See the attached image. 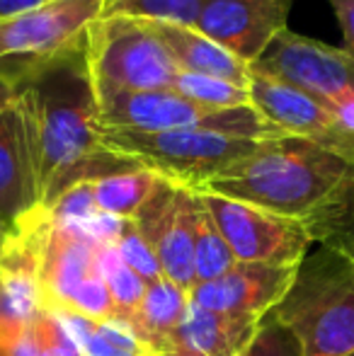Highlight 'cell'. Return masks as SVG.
<instances>
[{
	"instance_id": "obj_1",
	"label": "cell",
	"mask_w": 354,
	"mask_h": 356,
	"mask_svg": "<svg viewBox=\"0 0 354 356\" xmlns=\"http://www.w3.org/2000/svg\"><path fill=\"white\" fill-rule=\"evenodd\" d=\"M0 71L17 80V95L32 122L44 211L76 184L141 168L99 141L102 129L88 71L86 32L49 56L0 66Z\"/></svg>"
},
{
	"instance_id": "obj_2",
	"label": "cell",
	"mask_w": 354,
	"mask_h": 356,
	"mask_svg": "<svg viewBox=\"0 0 354 356\" xmlns=\"http://www.w3.org/2000/svg\"><path fill=\"white\" fill-rule=\"evenodd\" d=\"M354 187V160L298 136L269 138L194 192L218 194L313 225Z\"/></svg>"
},
{
	"instance_id": "obj_3",
	"label": "cell",
	"mask_w": 354,
	"mask_h": 356,
	"mask_svg": "<svg viewBox=\"0 0 354 356\" xmlns=\"http://www.w3.org/2000/svg\"><path fill=\"white\" fill-rule=\"evenodd\" d=\"M272 313L296 337L301 356H354V267L350 259L313 240Z\"/></svg>"
},
{
	"instance_id": "obj_4",
	"label": "cell",
	"mask_w": 354,
	"mask_h": 356,
	"mask_svg": "<svg viewBox=\"0 0 354 356\" xmlns=\"http://www.w3.org/2000/svg\"><path fill=\"white\" fill-rule=\"evenodd\" d=\"M95 102L117 92L170 88L179 68L148 19L99 15L86 29Z\"/></svg>"
},
{
	"instance_id": "obj_5",
	"label": "cell",
	"mask_w": 354,
	"mask_h": 356,
	"mask_svg": "<svg viewBox=\"0 0 354 356\" xmlns=\"http://www.w3.org/2000/svg\"><path fill=\"white\" fill-rule=\"evenodd\" d=\"M97 124L102 131H218L241 138L287 136L274 124H269L255 107L211 109L177 95L172 88L141 90V92H117L97 99Z\"/></svg>"
},
{
	"instance_id": "obj_6",
	"label": "cell",
	"mask_w": 354,
	"mask_h": 356,
	"mask_svg": "<svg viewBox=\"0 0 354 356\" xmlns=\"http://www.w3.org/2000/svg\"><path fill=\"white\" fill-rule=\"evenodd\" d=\"M107 150L134 160L141 168L175 184L199 189L211 177L257 150V138L228 136L218 131H99Z\"/></svg>"
},
{
	"instance_id": "obj_7",
	"label": "cell",
	"mask_w": 354,
	"mask_h": 356,
	"mask_svg": "<svg viewBox=\"0 0 354 356\" xmlns=\"http://www.w3.org/2000/svg\"><path fill=\"white\" fill-rule=\"evenodd\" d=\"M252 66L308 92L354 129V56L342 47L287 29Z\"/></svg>"
},
{
	"instance_id": "obj_8",
	"label": "cell",
	"mask_w": 354,
	"mask_h": 356,
	"mask_svg": "<svg viewBox=\"0 0 354 356\" xmlns=\"http://www.w3.org/2000/svg\"><path fill=\"white\" fill-rule=\"evenodd\" d=\"M199 197L236 262L293 264L296 267L313 243L311 230L301 220L265 211L250 204L233 202L218 194L199 192Z\"/></svg>"
},
{
	"instance_id": "obj_9",
	"label": "cell",
	"mask_w": 354,
	"mask_h": 356,
	"mask_svg": "<svg viewBox=\"0 0 354 356\" xmlns=\"http://www.w3.org/2000/svg\"><path fill=\"white\" fill-rule=\"evenodd\" d=\"M248 90L255 109L279 131L354 160V129L316 97L257 66H252Z\"/></svg>"
},
{
	"instance_id": "obj_10",
	"label": "cell",
	"mask_w": 354,
	"mask_h": 356,
	"mask_svg": "<svg viewBox=\"0 0 354 356\" xmlns=\"http://www.w3.org/2000/svg\"><path fill=\"white\" fill-rule=\"evenodd\" d=\"M194 209H197L194 189L175 184L170 179H161L153 197L131 218L161 262L163 277L187 293L197 286Z\"/></svg>"
},
{
	"instance_id": "obj_11",
	"label": "cell",
	"mask_w": 354,
	"mask_h": 356,
	"mask_svg": "<svg viewBox=\"0 0 354 356\" xmlns=\"http://www.w3.org/2000/svg\"><path fill=\"white\" fill-rule=\"evenodd\" d=\"M107 0H61L0 19V66H17L58 51L78 39Z\"/></svg>"
},
{
	"instance_id": "obj_12",
	"label": "cell",
	"mask_w": 354,
	"mask_h": 356,
	"mask_svg": "<svg viewBox=\"0 0 354 356\" xmlns=\"http://www.w3.org/2000/svg\"><path fill=\"white\" fill-rule=\"evenodd\" d=\"M42 209L32 122L24 102L0 109V228L8 238Z\"/></svg>"
},
{
	"instance_id": "obj_13",
	"label": "cell",
	"mask_w": 354,
	"mask_h": 356,
	"mask_svg": "<svg viewBox=\"0 0 354 356\" xmlns=\"http://www.w3.org/2000/svg\"><path fill=\"white\" fill-rule=\"evenodd\" d=\"M293 0H204L197 32L243 58L257 63L274 39L287 32Z\"/></svg>"
},
{
	"instance_id": "obj_14",
	"label": "cell",
	"mask_w": 354,
	"mask_h": 356,
	"mask_svg": "<svg viewBox=\"0 0 354 356\" xmlns=\"http://www.w3.org/2000/svg\"><path fill=\"white\" fill-rule=\"evenodd\" d=\"M293 272V264L236 262L221 277L194 286L189 291V303L214 313L265 318L284 298Z\"/></svg>"
},
{
	"instance_id": "obj_15",
	"label": "cell",
	"mask_w": 354,
	"mask_h": 356,
	"mask_svg": "<svg viewBox=\"0 0 354 356\" xmlns=\"http://www.w3.org/2000/svg\"><path fill=\"white\" fill-rule=\"evenodd\" d=\"M260 320L252 315L214 313L189 303L175 334V354L238 356L255 337Z\"/></svg>"
},
{
	"instance_id": "obj_16",
	"label": "cell",
	"mask_w": 354,
	"mask_h": 356,
	"mask_svg": "<svg viewBox=\"0 0 354 356\" xmlns=\"http://www.w3.org/2000/svg\"><path fill=\"white\" fill-rule=\"evenodd\" d=\"M158 37L163 39L168 54L172 56L179 73L211 75V78L228 80L233 85L248 88L250 85L252 66L231 54L228 49L218 47L194 27H182L172 22H151Z\"/></svg>"
},
{
	"instance_id": "obj_17",
	"label": "cell",
	"mask_w": 354,
	"mask_h": 356,
	"mask_svg": "<svg viewBox=\"0 0 354 356\" xmlns=\"http://www.w3.org/2000/svg\"><path fill=\"white\" fill-rule=\"evenodd\" d=\"M189 308V293L166 277L146 284L129 330L151 354H175V334Z\"/></svg>"
},
{
	"instance_id": "obj_18",
	"label": "cell",
	"mask_w": 354,
	"mask_h": 356,
	"mask_svg": "<svg viewBox=\"0 0 354 356\" xmlns=\"http://www.w3.org/2000/svg\"><path fill=\"white\" fill-rule=\"evenodd\" d=\"M161 175L151 172L146 168L127 170V172L109 175V177L95 179L90 184L92 204L99 213L112 218L129 220L143 209V204L153 197V192L161 184Z\"/></svg>"
},
{
	"instance_id": "obj_19",
	"label": "cell",
	"mask_w": 354,
	"mask_h": 356,
	"mask_svg": "<svg viewBox=\"0 0 354 356\" xmlns=\"http://www.w3.org/2000/svg\"><path fill=\"white\" fill-rule=\"evenodd\" d=\"M54 315L66 325L81 356H151V352L131 334V330L119 323H99L78 313Z\"/></svg>"
},
{
	"instance_id": "obj_20",
	"label": "cell",
	"mask_w": 354,
	"mask_h": 356,
	"mask_svg": "<svg viewBox=\"0 0 354 356\" xmlns=\"http://www.w3.org/2000/svg\"><path fill=\"white\" fill-rule=\"evenodd\" d=\"M99 272L107 284L109 298H112L114 308V323L129 327L134 313L138 310L146 293V282L138 277L134 269H129L122 262V257L117 254V250L112 248V243L104 245L102 257H99Z\"/></svg>"
},
{
	"instance_id": "obj_21",
	"label": "cell",
	"mask_w": 354,
	"mask_h": 356,
	"mask_svg": "<svg viewBox=\"0 0 354 356\" xmlns=\"http://www.w3.org/2000/svg\"><path fill=\"white\" fill-rule=\"evenodd\" d=\"M236 264V257L221 238L216 223L209 216L202 197L197 192V209H194V267H197V284L211 282Z\"/></svg>"
},
{
	"instance_id": "obj_22",
	"label": "cell",
	"mask_w": 354,
	"mask_h": 356,
	"mask_svg": "<svg viewBox=\"0 0 354 356\" xmlns=\"http://www.w3.org/2000/svg\"><path fill=\"white\" fill-rule=\"evenodd\" d=\"M177 95L192 99L197 104L211 109H238V107H255L250 97V90L233 85L228 80L211 78V75L197 73H177L170 85Z\"/></svg>"
},
{
	"instance_id": "obj_23",
	"label": "cell",
	"mask_w": 354,
	"mask_h": 356,
	"mask_svg": "<svg viewBox=\"0 0 354 356\" xmlns=\"http://www.w3.org/2000/svg\"><path fill=\"white\" fill-rule=\"evenodd\" d=\"M5 352L8 356H81L66 325L44 308L29 325L24 337Z\"/></svg>"
},
{
	"instance_id": "obj_24",
	"label": "cell",
	"mask_w": 354,
	"mask_h": 356,
	"mask_svg": "<svg viewBox=\"0 0 354 356\" xmlns=\"http://www.w3.org/2000/svg\"><path fill=\"white\" fill-rule=\"evenodd\" d=\"M204 0H112L104 15H127V17L148 19V22H172L194 27Z\"/></svg>"
},
{
	"instance_id": "obj_25",
	"label": "cell",
	"mask_w": 354,
	"mask_h": 356,
	"mask_svg": "<svg viewBox=\"0 0 354 356\" xmlns=\"http://www.w3.org/2000/svg\"><path fill=\"white\" fill-rule=\"evenodd\" d=\"M308 230L313 240L335 248L354 267V187L347 192L345 199H340L335 209H330L321 220L308 225Z\"/></svg>"
},
{
	"instance_id": "obj_26",
	"label": "cell",
	"mask_w": 354,
	"mask_h": 356,
	"mask_svg": "<svg viewBox=\"0 0 354 356\" xmlns=\"http://www.w3.org/2000/svg\"><path fill=\"white\" fill-rule=\"evenodd\" d=\"M112 248L117 250L122 262L127 264L129 269H134L146 284H151L163 277L161 262H158L151 245L143 240L141 230L136 228V223H134L131 218L122 220V225H119L117 235H114V240H112Z\"/></svg>"
},
{
	"instance_id": "obj_27",
	"label": "cell",
	"mask_w": 354,
	"mask_h": 356,
	"mask_svg": "<svg viewBox=\"0 0 354 356\" xmlns=\"http://www.w3.org/2000/svg\"><path fill=\"white\" fill-rule=\"evenodd\" d=\"M238 356H301L296 337L284 327L274 313H267L257 325L255 337Z\"/></svg>"
},
{
	"instance_id": "obj_28",
	"label": "cell",
	"mask_w": 354,
	"mask_h": 356,
	"mask_svg": "<svg viewBox=\"0 0 354 356\" xmlns=\"http://www.w3.org/2000/svg\"><path fill=\"white\" fill-rule=\"evenodd\" d=\"M342 29V49L354 56V0H328Z\"/></svg>"
},
{
	"instance_id": "obj_29",
	"label": "cell",
	"mask_w": 354,
	"mask_h": 356,
	"mask_svg": "<svg viewBox=\"0 0 354 356\" xmlns=\"http://www.w3.org/2000/svg\"><path fill=\"white\" fill-rule=\"evenodd\" d=\"M17 99V80L10 73L0 71V109L10 107Z\"/></svg>"
},
{
	"instance_id": "obj_30",
	"label": "cell",
	"mask_w": 354,
	"mask_h": 356,
	"mask_svg": "<svg viewBox=\"0 0 354 356\" xmlns=\"http://www.w3.org/2000/svg\"><path fill=\"white\" fill-rule=\"evenodd\" d=\"M44 5V0H0V19L10 17L15 13H24V10H32Z\"/></svg>"
},
{
	"instance_id": "obj_31",
	"label": "cell",
	"mask_w": 354,
	"mask_h": 356,
	"mask_svg": "<svg viewBox=\"0 0 354 356\" xmlns=\"http://www.w3.org/2000/svg\"><path fill=\"white\" fill-rule=\"evenodd\" d=\"M5 245H8V235L0 230V254H3V250H5Z\"/></svg>"
},
{
	"instance_id": "obj_32",
	"label": "cell",
	"mask_w": 354,
	"mask_h": 356,
	"mask_svg": "<svg viewBox=\"0 0 354 356\" xmlns=\"http://www.w3.org/2000/svg\"><path fill=\"white\" fill-rule=\"evenodd\" d=\"M3 282H5V274H3V269H0V291H3Z\"/></svg>"
},
{
	"instance_id": "obj_33",
	"label": "cell",
	"mask_w": 354,
	"mask_h": 356,
	"mask_svg": "<svg viewBox=\"0 0 354 356\" xmlns=\"http://www.w3.org/2000/svg\"><path fill=\"white\" fill-rule=\"evenodd\" d=\"M153 356H158V354H153ZM163 356H194V354H163Z\"/></svg>"
},
{
	"instance_id": "obj_34",
	"label": "cell",
	"mask_w": 354,
	"mask_h": 356,
	"mask_svg": "<svg viewBox=\"0 0 354 356\" xmlns=\"http://www.w3.org/2000/svg\"><path fill=\"white\" fill-rule=\"evenodd\" d=\"M44 3H61V0H44ZM107 3H109V0H107Z\"/></svg>"
},
{
	"instance_id": "obj_35",
	"label": "cell",
	"mask_w": 354,
	"mask_h": 356,
	"mask_svg": "<svg viewBox=\"0 0 354 356\" xmlns=\"http://www.w3.org/2000/svg\"><path fill=\"white\" fill-rule=\"evenodd\" d=\"M0 356H8V352H5V349H0Z\"/></svg>"
},
{
	"instance_id": "obj_36",
	"label": "cell",
	"mask_w": 354,
	"mask_h": 356,
	"mask_svg": "<svg viewBox=\"0 0 354 356\" xmlns=\"http://www.w3.org/2000/svg\"><path fill=\"white\" fill-rule=\"evenodd\" d=\"M0 230H3V228H0Z\"/></svg>"
}]
</instances>
